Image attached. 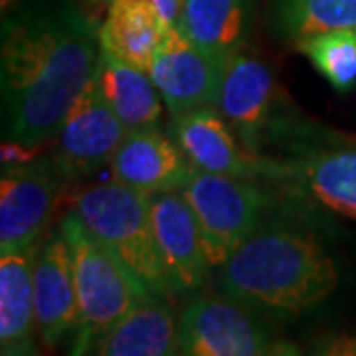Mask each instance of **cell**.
<instances>
[{
	"instance_id": "6da1fadb",
	"label": "cell",
	"mask_w": 356,
	"mask_h": 356,
	"mask_svg": "<svg viewBox=\"0 0 356 356\" xmlns=\"http://www.w3.org/2000/svg\"><path fill=\"white\" fill-rule=\"evenodd\" d=\"M0 48L4 140L40 149L95 74L99 30L74 0H28L4 18Z\"/></svg>"
},
{
	"instance_id": "7a4b0ae2",
	"label": "cell",
	"mask_w": 356,
	"mask_h": 356,
	"mask_svg": "<svg viewBox=\"0 0 356 356\" xmlns=\"http://www.w3.org/2000/svg\"><path fill=\"white\" fill-rule=\"evenodd\" d=\"M218 269L228 297L285 317L315 309L339 285L334 259L321 240L289 224L259 226Z\"/></svg>"
},
{
	"instance_id": "3957f363",
	"label": "cell",
	"mask_w": 356,
	"mask_h": 356,
	"mask_svg": "<svg viewBox=\"0 0 356 356\" xmlns=\"http://www.w3.org/2000/svg\"><path fill=\"white\" fill-rule=\"evenodd\" d=\"M74 212L145 291L153 297L170 293L154 240L149 194L111 180L81 192Z\"/></svg>"
},
{
	"instance_id": "277c9868",
	"label": "cell",
	"mask_w": 356,
	"mask_h": 356,
	"mask_svg": "<svg viewBox=\"0 0 356 356\" xmlns=\"http://www.w3.org/2000/svg\"><path fill=\"white\" fill-rule=\"evenodd\" d=\"M60 229L64 234L76 273L77 325L72 355H91L93 344L140 299L153 297L140 287L88 226L70 210Z\"/></svg>"
},
{
	"instance_id": "5b68a950",
	"label": "cell",
	"mask_w": 356,
	"mask_h": 356,
	"mask_svg": "<svg viewBox=\"0 0 356 356\" xmlns=\"http://www.w3.org/2000/svg\"><path fill=\"white\" fill-rule=\"evenodd\" d=\"M198 220L206 257L220 267L261 226L269 196L254 178L192 170L180 188Z\"/></svg>"
},
{
	"instance_id": "8992f818",
	"label": "cell",
	"mask_w": 356,
	"mask_h": 356,
	"mask_svg": "<svg viewBox=\"0 0 356 356\" xmlns=\"http://www.w3.org/2000/svg\"><path fill=\"white\" fill-rule=\"evenodd\" d=\"M293 344L281 343L255 309L236 299L202 297L192 301L178 318V355L261 356L299 355Z\"/></svg>"
},
{
	"instance_id": "52a82bcc",
	"label": "cell",
	"mask_w": 356,
	"mask_h": 356,
	"mask_svg": "<svg viewBox=\"0 0 356 356\" xmlns=\"http://www.w3.org/2000/svg\"><path fill=\"white\" fill-rule=\"evenodd\" d=\"M261 178L280 184L303 202L356 220V143L307 147L285 159L261 154Z\"/></svg>"
},
{
	"instance_id": "ba28073f",
	"label": "cell",
	"mask_w": 356,
	"mask_h": 356,
	"mask_svg": "<svg viewBox=\"0 0 356 356\" xmlns=\"http://www.w3.org/2000/svg\"><path fill=\"white\" fill-rule=\"evenodd\" d=\"M277 83L269 65L243 51L229 58L218 89L216 107L245 151L261 154L285 123L277 119Z\"/></svg>"
},
{
	"instance_id": "9c48e42d",
	"label": "cell",
	"mask_w": 356,
	"mask_h": 356,
	"mask_svg": "<svg viewBox=\"0 0 356 356\" xmlns=\"http://www.w3.org/2000/svg\"><path fill=\"white\" fill-rule=\"evenodd\" d=\"M125 135L127 127L103 99L91 77L56 133L51 163L65 180H86L111 165Z\"/></svg>"
},
{
	"instance_id": "30bf717a",
	"label": "cell",
	"mask_w": 356,
	"mask_h": 356,
	"mask_svg": "<svg viewBox=\"0 0 356 356\" xmlns=\"http://www.w3.org/2000/svg\"><path fill=\"white\" fill-rule=\"evenodd\" d=\"M62 178L51 161H32L2 168L0 255L24 252L36 245L56 208Z\"/></svg>"
},
{
	"instance_id": "8fae6325",
	"label": "cell",
	"mask_w": 356,
	"mask_h": 356,
	"mask_svg": "<svg viewBox=\"0 0 356 356\" xmlns=\"http://www.w3.org/2000/svg\"><path fill=\"white\" fill-rule=\"evenodd\" d=\"M226 62L192 44L178 28H170L154 54L149 76L168 113L177 117L198 107L216 105Z\"/></svg>"
},
{
	"instance_id": "7c38bea8",
	"label": "cell",
	"mask_w": 356,
	"mask_h": 356,
	"mask_svg": "<svg viewBox=\"0 0 356 356\" xmlns=\"http://www.w3.org/2000/svg\"><path fill=\"white\" fill-rule=\"evenodd\" d=\"M151 198L154 240L170 293H196L208 281L210 261L191 204L180 191L156 192Z\"/></svg>"
},
{
	"instance_id": "4fadbf2b",
	"label": "cell",
	"mask_w": 356,
	"mask_h": 356,
	"mask_svg": "<svg viewBox=\"0 0 356 356\" xmlns=\"http://www.w3.org/2000/svg\"><path fill=\"white\" fill-rule=\"evenodd\" d=\"M34 317L38 337L46 346L62 343L77 325V289L74 261L62 229L40 243L32 269Z\"/></svg>"
},
{
	"instance_id": "5bb4252c",
	"label": "cell",
	"mask_w": 356,
	"mask_h": 356,
	"mask_svg": "<svg viewBox=\"0 0 356 356\" xmlns=\"http://www.w3.org/2000/svg\"><path fill=\"white\" fill-rule=\"evenodd\" d=\"M170 137L196 170L259 180L261 154L243 149L216 107H198L172 117Z\"/></svg>"
},
{
	"instance_id": "9a60e30c",
	"label": "cell",
	"mask_w": 356,
	"mask_h": 356,
	"mask_svg": "<svg viewBox=\"0 0 356 356\" xmlns=\"http://www.w3.org/2000/svg\"><path fill=\"white\" fill-rule=\"evenodd\" d=\"M192 170L175 139L159 127L127 131L111 161L113 180L145 194L180 191Z\"/></svg>"
},
{
	"instance_id": "2e32d148",
	"label": "cell",
	"mask_w": 356,
	"mask_h": 356,
	"mask_svg": "<svg viewBox=\"0 0 356 356\" xmlns=\"http://www.w3.org/2000/svg\"><path fill=\"white\" fill-rule=\"evenodd\" d=\"M91 355H178V321L165 297L140 299L93 344Z\"/></svg>"
},
{
	"instance_id": "e0dca14e",
	"label": "cell",
	"mask_w": 356,
	"mask_h": 356,
	"mask_svg": "<svg viewBox=\"0 0 356 356\" xmlns=\"http://www.w3.org/2000/svg\"><path fill=\"white\" fill-rule=\"evenodd\" d=\"M36 245L0 255V353L22 356L34 353L36 317L32 269Z\"/></svg>"
},
{
	"instance_id": "ac0fdd59",
	"label": "cell",
	"mask_w": 356,
	"mask_h": 356,
	"mask_svg": "<svg viewBox=\"0 0 356 356\" xmlns=\"http://www.w3.org/2000/svg\"><path fill=\"white\" fill-rule=\"evenodd\" d=\"M93 79L115 115L127 131L156 127L163 117L161 93L149 72L131 65L99 46V60Z\"/></svg>"
},
{
	"instance_id": "d6986e66",
	"label": "cell",
	"mask_w": 356,
	"mask_h": 356,
	"mask_svg": "<svg viewBox=\"0 0 356 356\" xmlns=\"http://www.w3.org/2000/svg\"><path fill=\"white\" fill-rule=\"evenodd\" d=\"M252 0H184L178 30L198 48L229 60L250 36Z\"/></svg>"
},
{
	"instance_id": "ffe728a7",
	"label": "cell",
	"mask_w": 356,
	"mask_h": 356,
	"mask_svg": "<svg viewBox=\"0 0 356 356\" xmlns=\"http://www.w3.org/2000/svg\"><path fill=\"white\" fill-rule=\"evenodd\" d=\"M165 32L149 0H109L99 26V46L149 72Z\"/></svg>"
},
{
	"instance_id": "44dd1931",
	"label": "cell",
	"mask_w": 356,
	"mask_h": 356,
	"mask_svg": "<svg viewBox=\"0 0 356 356\" xmlns=\"http://www.w3.org/2000/svg\"><path fill=\"white\" fill-rule=\"evenodd\" d=\"M271 24L293 44L323 32L356 30V0H273Z\"/></svg>"
},
{
	"instance_id": "7402d4cb",
	"label": "cell",
	"mask_w": 356,
	"mask_h": 356,
	"mask_svg": "<svg viewBox=\"0 0 356 356\" xmlns=\"http://www.w3.org/2000/svg\"><path fill=\"white\" fill-rule=\"evenodd\" d=\"M332 88L346 93L356 83V30H332L295 42Z\"/></svg>"
},
{
	"instance_id": "603a6c76",
	"label": "cell",
	"mask_w": 356,
	"mask_h": 356,
	"mask_svg": "<svg viewBox=\"0 0 356 356\" xmlns=\"http://www.w3.org/2000/svg\"><path fill=\"white\" fill-rule=\"evenodd\" d=\"M315 355H356V334L353 332H329L323 334L311 350Z\"/></svg>"
},
{
	"instance_id": "cb8c5ba5",
	"label": "cell",
	"mask_w": 356,
	"mask_h": 356,
	"mask_svg": "<svg viewBox=\"0 0 356 356\" xmlns=\"http://www.w3.org/2000/svg\"><path fill=\"white\" fill-rule=\"evenodd\" d=\"M149 4H151V8L154 10L159 22L163 24L165 30L178 28L184 0H149Z\"/></svg>"
}]
</instances>
